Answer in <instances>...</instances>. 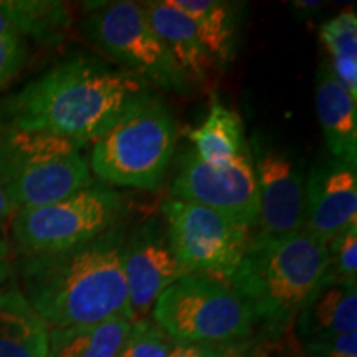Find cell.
<instances>
[{"label": "cell", "mask_w": 357, "mask_h": 357, "mask_svg": "<svg viewBox=\"0 0 357 357\" xmlns=\"http://www.w3.org/2000/svg\"><path fill=\"white\" fill-rule=\"evenodd\" d=\"M70 22L68 8L56 0H0V37L53 43L61 40Z\"/></svg>", "instance_id": "18"}, {"label": "cell", "mask_w": 357, "mask_h": 357, "mask_svg": "<svg viewBox=\"0 0 357 357\" xmlns=\"http://www.w3.org/2000/svg\"><path fill=\"white\" fill-rule=\"evenodd\" d=\"M194 153L205 164L222 167L234 162L248 147L240 116L213 98L207 118L189 131Z\"/></svg>", "instance_id": "20"}, {"label": "cell", "mask_w": 357, "mask_h": 357, "mask_svg": "<svg viewBox=\"0 0 357 357\" xmlns=\"http://www.w3.org/2000/svg\"><path fill=\"white\" fill-rule=\"evenodd\" d=\"M319 38L331 56V70L357 100V15L344 8L319 26Z\"/></svg>", "instance_id": "22"}, {"label": "cell", "mask_w": 357, "mask_h": 357, "mask_svg": "<svg viewBox=\"0 0 357 357\" xmlns=\"http://www.w3.org/2000/svg\"><path fill=\"white\" fill-rule=\"evenodd\" d=\"M151 25L166 45L177 68L192 84L208 82L217 68L215 61L200 40V35L185 13H182L167 0H154L142 3Z\"/></svg>", "instance_id": "14"}, {"label": "cell", "mask_w": 357, "mask_h": 357, "mask_svg": "<svg viewBox=\"0 0 357 357\" xmlns=\"http://www.w3.org/2000/svg\"><path fill=\"white\" fill-rule=\"evenodd\" d=\"M126 238L119 223L78 247L20 255L22 293L50 329L131 321L123 263Z\"/></svg>", "instance_id": "2"}, {"label": "cell", "mask_w": 357, "mask_h": 357, "mask_svg": "<svg viewBox=\"0 0 357 357\" xmlns=\"http://www.w3.org/2000/svg\"><path fill=\"white\" fill-rule=\"evenodd\" d=\"M172 339L151 318L131 323L118 357H169Z\"/></svg>", "instance_id": "23"}, {"label": "cell", "mask_w": 357, "mask_h": 357, "mask_svg": "<svg viewBox=\"0 0 357 357\" xmlns=\"http://www.w3.org/2000/svg\"><path fill=\"white\" fill-rule=\"evenodd\" d=\"M13 271L10 245L7 240L0 235V289L6 287V283L10 280Z\"/></svg>", "instance_id": "28"}, {"label": "cell", "mask_w": 357, "mask_h": 357, "mask_svg": "<svg viewBox=\"0 0 357 357\" xmlns=\"http://www.w3.org/2000/svg\"><path fill=\"white\" fill-rule=\"evenodd\" d=\"M84 144L47 132L0 128V187L15 212L91 185Z\"/></svg>", "instance_id": "4"}, {"label": "cell", "mask_w": 357, "mask_h": 357, "mask_svg": "<svg viewBox=\"0 0 357 357\" xmlns=\"http://www.w3.org/2000/svg\"><path fill=\"white\" fill-rule=\"evenodd\" d=\"M50 326L17 287L0 289V357H48Z\"/></svg>", "instance_id": "17"}, {"label": "cell", "mask_w": 357, "mask_h": 357, "mask_svg": "<svg viewBox=\"0 0 357 357\" xmlns=\"http://www.w3.org/2000/svg\"><path fill=\"white\" fill-rule=\"evenodd\" d=\"M83 32L114 61L149 84L184 95L190 83L151 25L142 3L129 0L100 2L89 7Z\"/></svg>", "instance_id": "8"}, {"label": "cell", "mask_w": 357, "mask_h": 357, "mask_svg": "<svg viewBox=\"0 0 357 357\" xmlns=\"http://www.w3.org/2000/svg\"><path fill=\"white\" fill-rule=\"evenodd\" d=\"M26 61V42L20 37H0V88L10 82Z\"/></svg>", "instance_id": "26"}, {"label": "cell", "mask_w": 357, "mask_h": 357, "mask_svg": "<svg viewBox=\"0 0 357 357\" xmlns=\"http://www.w3.org/2000/svg\"><path fill=\"white\" fill-rule=\"evenodd\" d=\"M331 271L337 278H357V225L328 243Z\"/></svg>", "instance_id": "24"}, {"label": "cell", "mask_w": 357, "mask_h": 357, "mask_svg": "<svg viewBox=\"0 0 357 357\" xmlns=\"http://www.w3.org/2000/svg\"><path fill=\"white\" fill-rule=\"evenodd\" d=\"M171 199L187 200L230 217L248 229H255L258 192L250 149L234 162L213 167L189 151L171 187Z\"/></svg>", "instance_id": "11"}, {"label": "cell", "mask_w": 357, "mask_h": 357, "mask_svg": "<svg viewBox=\"0 0 357 357\" xmlns=\"http://www.w3.org/2000/svg\"><path fill=\"white\" fill-rule=\"evenodd\" d=\"M162 213L169 243L185 275L229 283L252 238V229L187 200H166Z\"/></svg>", "instance_id": "9"}, {"label": "cell", "mask_w": 357, "mask_h": 357, "mask_svg": "<svg viewBox=\"0 0 357 357\" xmlns=\"http://www.w3.org/2000/svg\"><path fill=\"white\" fill-rule=\"evenodd\" d=\"M123 263L132 323L151 318L160 293L185 275L158 218L144 222L128 236Z\"/></svg>", "instance_id": "12"}, {"label": "cell", "mask_w": 357, "mask_h": 357, "mask_svg": "<svg viewBox=\"0 0 357 357\" xmlns=\"http://www.w3.org/2000/svg\"><path fill=\"white\" fill-rule=\"evenodd\" d=\"M124 212L126 200L119 192L93 182L56 202L17 211L12 235L20 255L61 252L114 229Z\"/></svg>", "instance_id": "7"}, {"label": "cell", "mask_w": 357, "mask_h": 357, "mask_svg": "<svg viewBox=\"0 0 357 357\" xmlns=\"http://www.w3.org/2000/svg\"><path fill=\"white\" fill-rule=\"evenodd\" d=\"M13 213H15V207H13L10 200H8L2 187H0V222H3L6 218L13 215Z\"/></svg>", "instance_id": "30"}, {"label": "cell", "mask_w": 357, "mask_h": 357, "mask_svg": "<svg viewBox=\"0 0 357 357\" xmlns=\"http://www.w3.org/2000/svg\"><path fill=\"white\" fill-rule=\"evenodd\" d=\"M357 225L356 162L328 158L305 176L303 230L328 245L334 236Z\"/></svg>", "instance_id": "13"}, {"label": "cell", "mask_w": 357, "mask_h": 357, "mask_svg": "<svg viewBox=\"0 0 357 357\" xmlns=\"http://www.w3.org/2000/svg\"><path fill=\"white\" fill-rule=\"evenodd\" d=\"M151 319L187 344L247 347L257 331L252 311L229 283L192 273L160 293Z\"/></svg>", "instance_id": "6"}, {"label": "cell", "mask_w": 357, "mask_h": 357, "mask_svg": "<svg viewBox=\"0 0 357 357\" xmlns=\"http://www.w3.org/2000/svg\"><path fill=\"white\" fill-rule=\"evenodd\" d=\"M247 347H225L208 344H187L172 341L169 357H245Z\"/></svg>", "instance_id": "27"}, {"label": "cell", "mask_w": 357, "mask_h": 357, "mask_svg": "<svg viewBox=\"0 0 357 357\" xmlns=\"http://www.w3.org/2000/svg\"><path fill=\"white\" fill-rule=\"evenodd\" d=\"M153 91L137 75L91 55L43 71L0 106L2 128L95 142Z\"/></svg>", "instance_id": "1"}, {"label": "cell", "mask_w": 357, "mask_h": 357, "mask_svg": "<svg viewBox=\"0 0 357 357\" xmlns=\"http://www.w3.org/2000/svg\"><path fill=\"white\" fill-rule=\"evenodd\" d=\"M331 273L328 245L305 230L284 236L252 235L229 284L247 303L257 329L278 336Z\"/></svg>", "instance_id": "3"}, {"label": "cell", "mask_w": 357, "mask_h": 357, "mask_svg": "<svg viewBox=\"0 0 357 357\" xmlns=\"http://www.w3.org/2000/svg\"><path fill=\"white\" fill-rule=\"evenodd\" d=\"M293 324L301 342L357 331V280L329 275Z\"/></svg>", "instance_id": "16"}, {"label": "cell", "mask_w": 357, "mask_h": 357, "mask_svg": "<svg viewBox=\"0 0 357 357\" xmlns=\"http://www.w3.org/2000/svg\"><path fill=\"white\" fill-rule=\"evenodd\" d=\"M305 357H357V331L303 342Z\"/></svg>", "instance_id": "25"}, {"label": "cell", "mask_w": 357, "mask_h": 357, "mask_svg": "<svg viewBox=\"0 0 357 357\" xmlns=\"http://www.w3.org/2000/svg\"><path fill=\"white\" fill-rule=\"evenodd\" d=\"M194 22L200 40L211 53L217 68L229 65L235 56L238 17L234 3L222 0H167Z\"/></svg>", "instance_id": "19"}, {"label": "cell", "mask_w": 357, "mask_h": 357, "mask_svg": "<svg viewBox=\"0 0 357 357\" xmlns=\"http://www.w3.org/2000/svg\"><path fill=\"white\" fill-rule=\"evenodd\" d=\"M314 106L331 158L357 160V100L323 61L316 73Z\"/></svg>", "instance_id": "15"}, {"label": "cell", "mask_w": 357, "mask_h": 357, "mask_svg": "<svg viewBox=\"0 0 357 357\" xmlns=\"http://www.w3.org/2000/svg\"><path fill=\"white\" fill-rule=\"evenodd\" d=\"M324 3L319 2V0H294L291 2V10L296 15V19L300 20H306V19H312L316 13L321 12Z\"/></svg>", "instance_id": "29"}, {"label": "cell", "mask_w": 357, "mask_h": 357, "mask_svg": "<svg viewBox=\"0 0 357 357\" xmlns=\"http://www.w3.org/2000/svg\"><path fill=\"white\" fill-rule=\"evenodd\" d=\"M176 142V118L153 93L93 142L89 169L101 184L154 190L166 176Z\"/></svg>", "instance_id": "5"}, {"label": "cell", "mask_w": 357, "mask_h": 357, "mask_svg": "<svg viewBox=\"0 0 357 357\" xmlns=\"http://www.w3.org/2000/svg\"><path fill=\"white\" fill-rule=\"evenodd\" d=\"M258 192L257 236H284L305 225V174L283 147L260 134L248 142Z\"/></svg>", "instance_id": "10"}, {"label": "cell", "mask_w": 357, "mask_h": 357, "mask_svg": "<svg viewBox=\"0 0 357 357\" xmlns=\"http://www.w3.org/2000/svg\"><path fill=\"white\" fill-rule=\"evenodd\" d=\"M131 321L126 318L105 323L52 328L48 357H118Z\"/></svg>", "instance_id": "21"}]
</instances>
